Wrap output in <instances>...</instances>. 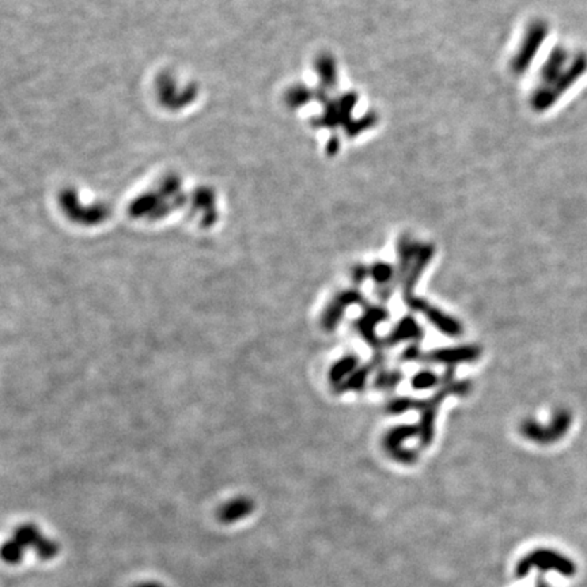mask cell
Instances as JSON below:
<instances>
[{
	"label": "cell",
	"mask_w": 587,
	"mask_h": 587,
	"mask_svg": "<svg viewBox=\"0 0 587 587\" xmlns=\"http://www.w3.org/2000/svg\"><path fill=\"white\" fill-rule=\"evenodd\" d=\"M532 569L541 571H556L567 578H571L576 574L575 563L560 555L559 552L550 550H535L522 557L516 566V575L519 578H525Z\"/></svg>",
	"instance_id": "6da1fadb"
},
{
	"label": "cell",
	"mask_w": 587,
	"mask_h": 587,
	"mask_svg": "<svg viewBox=\"0 0 587 587\" xmlns=\"http://www.w3.org/2000/svg\"><path fill=\"white\" fill-rule=\"evenodd\" d=\"M252 510V504L248 500L239 499V500H234L231 503H227L222 512H220V519L224 522H234L237 519L243 518L245 515L250 513Z\"/></svg>",
	"instance_id": "7a4b0ae2"
},
{
	"label": "cell",
	"mask_w": 587,
	"mask_h": 587,
	"mask_svg": "<svg viewBox=\"0 0 587 587\" xmlns=\"http://www.w3.org/2000/svg\"><path fill=\"white\" fill-rule=\"evenodd\" d=\"M42 538L44 537H41L36 528L32 526V525H23V526L18 528L17 532H16V537H14V540L18 541L23 548L33 547L35 550H36L37 545L40 544V541Z\"/></svg>",
	"instance_id": "3957f363"
},
{
	"label": "cell",
	"mask_w": 587,
	"mask_h": 587,
	"mask_svg": "<svg viewBox=\"0 0 587 587\" xmlns=\"http://www.w3.org/2000/svg\"><path fill=\"white\" fill-rule=\"evenodd\" d=\"M23 550H25V548L19 544L18 541L13 540V541H8V543H6V544H4L3 550H1V555H3V559H4L7 563L16 564V563L20 562Z\"/></svg>",
	"instance_id": "277c9868"
},
{
	"label": "cell",
	"mask_w": 587,
	"mask_h": 587,
	"mask_svg": "<svg viewBox=\"0 0 587 587\" xmlns=\"http://www.w3.org/2000/svg\"><path fill=\"white\" fill-rule=\"evenodd\" d=\"M138 587H162L159 586L158 583H152V582H148V583H143V585H139Z\"/></svg>",
	"instance_id": "5b68a950"
},
{
	"label": "cell",
	"mask_w": 587,
	"mask_h": 587,
	"mask_svg": "<svg viewBox=\"0 0 587 587\" xmlns=\"http://www.w3.org/2000/svg\"><path fill=\"white\" fill-rule=\"evenodd\" d=\"M535 587H550V586H548V585H547V582H545V581H543V579H540V581H538V583H537V586H535Z\"/></svg>",
	"instance_id": "8992f818"
}]
</instances>
